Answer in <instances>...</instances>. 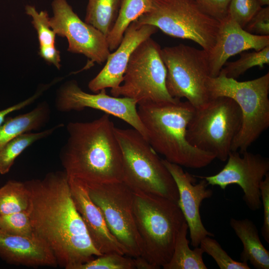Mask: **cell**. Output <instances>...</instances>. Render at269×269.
<instances>
[{"instance_id": "obj_1", "label": "cell", "mask_w": 269, "mask_h": 269, "mask_svg": "<svg viewBox=\"0 0 269 269\" xmlns=\"http://www.w3.org/2000/svg\"><path fill=\"white\" fill-rule=\"evenodd\" d=\"M24 183L29 194L28 211L34 234L49 246L58 266L76 269L102 255L75 207L64 170Z\"/></svg>"}, {"instance_id": "obj_2", "label": "cell", "mask_w": 269, "mask_h": 269, "mask_svg": "<svg viewBox=\"0 0 269 269\" xmlns=\"http://www.w3.org/2000/svg\"><path fill=\"white\" fill-rule=\"evenodd\" d=\"M113 122L105 114L92 121L69 122L60 160L68 178L86 185L123 181L122 154Z\"/></svg>"}, {"instance_id": "obj_3", "label": "cell", "mask_w": 269, "mask_h": 269, "mask_svg": "<svg viewBox=\"0 0 269 269\" xmlns=\"http://www.w3.org/2000/svg\"><path fill=\"white\" fill-rule=\"evenodd\" d=\"M137 110L146 129L147 141L166 160L198 169L216 158L213 154L191 145L186 138L187 126L194 110L188 101L141 104Z\"/></svg>"}, {"instance_id": "obj_4", "label": "cell", "mask_w": 269, "mask_h": 269, "mask_svg": "<svg viewBox=\"0 0 269 269\" xmlns=\"http://www.w3.org/2000/svg\"><path fill=\"white\" fill-rule=\"evenodd\" d=\"M133 212L141 240V256L160 269L168 263L186 222L177 203L159 196L134 193Z\"/></svg>"}, {"instance_id": "obj_5", "label": "cell", "mask_w": 269, "mask_h": 269, "mask_svg": "<svg viewBox=\"0 0 269 269\" xmlns=\"http://www.w3.org/2000/svg\"><path fill=\"white\" fill-rule=\"evenodd\" d=\"M123 159V181L134 193L152 194L177 203L176 183L162 159L134 129L115 128Z\"/></svg>"}, {"instance_id": "obj_6", "label": "cell", "mask_w": 269, "mask_h": 269, "mask_svg": "<svg viewBox=\"0 0 269 269\" xmlns=\"http://www.w3.org/2000/svg\"><path fill=\"white\" fill-rule=\"evenodd\" d=\"M209 98L227 97L239 106L242 118L231 151H247L269 127V72L257 79L240 82L222 73L206 82Z\"/></svg>"}, {"instance_id": "obj_7", "label": "cell", "mask_w": 269, "mask_h": 269, "mask_svg": "<svg viewBox=\"0 0 269 269\" xmlns=\"http://www.w3.org/2000/svg\"><path fill=\"white\" fill-rule=\"evenodd\" d=\"M242 122L240 109L234 100L227 97L210 99L203 106L194 108L186 138L193 146L226 161Z\"/></svg>"}, {"instance_id": "obj_8", "label": "cell", "mask_w": 269, "mask_h": 269, "mask_svg": "<svg viewBox=\"0 0 269 269\" xmlns=\"http://www.w3.org/2000/svg\"><path fill=\"white\" fill-rule=\"evenodd\" d=\"M135 21L155 26L170 36L191 40L208 53L215 44L220 25L196 0H152L150 9Z\"/></svg>"}, {"instance_id": "obj_9", "label": "cell", "mask_w": 269, "mask_h": 269, "mask_svg": "<svg viewBox=\"0 0 269 269\" xmlns=\"http://www.w3.org/2000/svg\"><path fill=\"white\" fill-rule=\"evenodd\" d=\"M160 45L151 37L142 42L129 59L122 84L111 89L112 96L136 101L137 105L174 102L166 88L167 70Z\"/></svg>"}, {"instance_id": "obj_10", "label": "cell", "mask_w": 269, "mask_h": 269, "mask_svg": "<svg viewBox=\"0 0 269 269\" xmlns=\"http://www.w3.org/2000/svg\"><path fill=\"white\" fill-rule=\"evenodd\" d=\"M165 65L166 86L170 95L187 99L194 108L209 100L206 82L210 77L208 53L189 45L179 44L161 48Z\"/></svg>"}, {"instance_id": "obj_11", "label": "cell", "mask_w": 269, "mask_h": 269, "mask_svg": "<svg viewBox=\"0 0 269 269\" xmlns=\"http://www.w3.org/2000/svg\"><path fill=\"white\" fill-rule=\"evenodd\" d=\"M86 185L91 200L100 209L108 229L124 248L126 255L141 256L142 244L134 216L133 192L123 181Z\"/></svg>"}, {"instance_id": "obj_12", "label": "cell", "mask_w": 269, "mask_h": 269, "mask_svg": "<svg viewBox=\"0 0 269 269\" xmlns=\"http://www.w3.org/2000/svg\"><path fill=\"white\" fill-rule=\"evenodd\" d=\"M51 6L53 15L50 17V27L56 35L67 38L68 51L85 55L90 64L106 61L111 52L106 36L82 21L67 0H53Z\"/></svg>"}, {"instance_id": "obj_13", "label": "cell", "mask_w": 269, "mask_h": 269, "mask_svg": "<svg viewBox=\"0 0 269 269\" xmlns=\"http://www.w3.org/2000/svg\"><path fill=\"white\" fill-rule=\"evenodd\" d=\"M227 160L226 165L218 173L195 176L205 179L209 185H217L223 190L229 185H238L244 193L243 200L249 209L252 211L260 209L262 204L260 186L269 173V159L247 150L242 154L231 151Z\"/></svg>"}, {"instance_id": "obj_14", "label": "cell", "mask_w": 269, "mask_h": 269, "mask_svg": "<svg viewBox=\"0 0 269 269\" xmlns=\"http://www.w3.org/2000/svg\"><path fill=\"white\" fill-rule=\"evenodd\" d=\"M55 104L61 112L80 111L87 108L102 111L129 124L147 139V131L138 116L137 103L131 98L108 95L106 89L89 94L82 90L76 81L71 80L59 88Z\"/></svg>"}, {"instance_id": "obj_15", "label": "cell", "mask_w": 269, "mask_h": 269, "mask_svg": "<svg viewBox=\"0 0 269 269\" xmlns=\"http://www.w3.org/2000/svg\"><path fill=\"white\" fill-rule=\"evenodd\" d=\"M162 161L176 183L179 194L177 204L187 224L191 244L193 247H199L205 237H214L204 227L200 213L202 201L211 197L213 191L208 188L205 179L199 178L201 180L196 183V177L185 171L182 166L165 159Z\"/></svg>"}, {"instance_id": "obj_16", "label": "cell", "mask_w": 269, "mask_h": 269, "mask_svg": "<svg viewBox=\"0 0 269 269\" xmlns=\"http://www.w3.org/2000/svg\"><path fill=\"white\" fill-rule=\"evenodd\" d=\"M158 29L149 24H139L135 20L126 30L117 49L108 56L101 71L88 84L89 89L96 93L106 88L114 89L122 83L130 57L144 40L151 37Z\"/></svg>"}, {"instance_id": "obj_17", "label": "cell", "mask_w": 269, "mask_h": 269, "mask_svg": "<svg viewBox=\"0 0 269 269\" xmlns=\"http://www.w3.org/2000/svg\"><path fill=\"white\" fill-rule=\"evenodd\" d=\"M269 45V36L251 34L228 15L220 21L215 44L208 53L210 77L217 76L227 60L244 51H260Z\"/></svg>"}, {"instance_id": "obj_18", "label": "cell", "mask_w": 269, "mask_h": 269, "mask_svg": "<svg viewBox=\"0 0 269 269\" xmlns=\"http://www.w3.org/2000/svg\"><path fill=\"white\" fill-rule=\"evenodd\" d=\"M68 181L75 207L95 248L102 255L117 253L126 255L124 248L108 229L100 209L91 200L86 184L74 178H68Z\"/></svg>"}, {"instance_id": "obj_19", "label": "cell", "mask_w": 269, "mask_h": 269, "mask_svg": "<svg viewBox=\"0 0 269 269\" xmlns=\"http://www.w3.org/2000/svg\"><path fill=\"white\" fill-rule=\"evenodd\" d=\"M0 258L8 264L29 267H57L49 246L35 235L22 236L0 230Z\"/></svg>"}, {"instance_id": "obj_20", "label": "cell", "mask_w": 269, "mask_h": 269, "mask_svg": "<svg viewBox=\"0 0 269 269\" xmlns=\"http://www.w3.org/2000/svg\"><path fill=\"white\" fill-rule=\"evenodd\" d=\"M230 225L243 245L241 262H249L257 269H269V252L262 244L255 223L248 218H231Z\"/></svg>"}, {"instance_id": "obj_21", "label": "cell", "mask_w": 269, "mask_h": 269, "mask_svg": "<svg viewBox=\"0 0 269 269\" xmlns=\"http://www.w3.org/2000/svg\"><path fill=\"white\" fill-rule=\"evenodd\" d=\"M50 114L49 105L43 102L29 112L6 118L0 126V148L20 134L40 130L49 121Z\"/></svg>"}, {"instance_id": "obj_22", "label": "cell", "mask_w": 269, "mask_h": 269, "mask_svg": "<svg viewBox=\"0 0 269 269\" xmlns=\"http://www.w3.org/2000/svg\"><path fill=\"white\" fill-rule=\"evenodd\" d=\"M188 227L184 222L177 236L172 255L164 269H207L202 249L199 246L191 250L187 238Z\"/></svg>"}, {"instance_id": "obj_23", "label": "cell", "mask_w": 269, "mask_h": 269, "mask_svg": "<svg viewBox=\"0 0 269 269\" xmlns=\"http://www.w3.org/2000/svg\"><path fill=\"white\" fill-rule=\"evenodd\" d=\"M152 0H123L116 22L106 39L111 52L120 44L130 24L141 14L148 12Z\"/></svg>"}, {"instance_id": "obj_24", "label": "cell", "mask_w": 269, "mask_h": 269, "mask_svg": "<svg viewBox=\"0 0 269 269\" xmlns=\"http://www.w3.org/2000/svg\"><path fill=\"white\" fill-rule=\"evenodd\" d=\"M63 127L57 125L43 131L22 134L10 140L0 148V174L8 173L16 158L28 146L37 140L50 135L55 131Z\"/></svg>"}, {"instance_id": "obj_25", "label": "cell", "mask_w": 269, "mask_h": 269, "mask_svg": "<svg viewBox=\"0 0 269 269\" xmlns=\"http://www.w3.org/2000/svg\"><path fill=\"white\" fill-rule=\"evenodd\" d=\"M122 0H89L85 21L107 37L116 22Z\"/></svg>"}, {"instance_id": "obj_26", "label": "cell", "mask_w": 269, "mask_h": 269, "mask_svg": "<svg viewBox=\"0 0 269 269\" xmlns=\"http://www.w3.org/2000/svg\"><path fill=\"white\" fill-rule=\"evenodd\" d=\"M29 201L25 183L8 180L0 188V215L27 210Z\"/></svg>"}, {"instance_id": "obj_27", "label": "cell", "mask_w": 269, "mask_h": 269, "mask_svg": "<svg viewBox=\"0 0 269 269\" xmlns=\"http://www.w3.org/2000/svg\"><path fill=\"white\" fill-rule=\"evenodd\" d=\"M269 64V45L260 51L240 53V57L236 61L226 62L220 73L228 78L236 79L250 68L259 66L263 68Z\"/></svg>"}, {"instance_id": "obj_28", "label": "cell", "mask_w": 269, "mask_h": 269, "mask_svg": "<svg viewBox=\"0 0 269 269\" xmlns=\"http://www.w3.org/2000/svg\"><path fill=\"white\" fill-rule=\"evenodd\" d=\"M204 253L211 256L220 269H250L247 263L233 259L220 244L211 237L206 236L199 245Z\"/></svg>"}, {"instance_id": "obj_29", "label": "cell", "mask_w": 269, "mask_h": 269, "mask_svg": "<svg viewBox=\"0 0 269 269\" xmlns=\"http://www.w3.org/2000/svg\"><path fill=\"white\" fill-rule=\"evenodd\" d=\"M134 259L117 253L102 254L78 266L76 269H134Z\"/></svg>"}, {"instance_id": "obj_30", "label": "cell", "mask_w": 269, "mask_h": 269, "mask_svg": "<svg viewBox=\"0 0 269 269\" xmlns=\"http://www.w3.org/2000/svg\"><path fill=\"white\" fill-rule=\"evenodd\" d=\"M25 10L26 14L32 17L31 23L37 31L39 46L55 45L56 34L50 27L47 11L38 12L31 5H26Z\"/></svg>"}, {"instance_id": "obj_31", "label": "cell", "mask_w": 269, "mask_h": 269, "mask_svg": "<svg viewBox=\"0 0 269 269\" xmlns=\"http://www.w3.org/2000/svg\"><path fill=\"white\" fill-rule=\"evenodd\" d=\"M0 230L13 235H34L27 210L0 215Z\"/></svg>"}, {"instance_id": "obj_32", "label": "cell", "mask_w": 269, "mask_h": 269, "mask_svg": "<svg viewBox=\"0 0 269 269\" xmlns=\"http://www.w3.org/2000/svg\"><path fill=\"white\" fill-rule=\"evenodd\" d=\"M262 7L258 0H231L228 15L244 28Z\"/></svg>"}, {"instance_id": "obj_33", "label": "cell", "mask_w": 269, "mask_h": 269, "mask_svg": "<svg viewBox=\"0 0 269 269\" xmlns=\"http://www.w3.org/2000/svg\"><path fill=\"white\" fill-rule=\"evenodd\" d=\"M243 29L252 34L269 36V6L262 7Z\"/></svg>"}, {"instance_id": "obj_34", "label": "cell", "mask_w": 269, "mask_h": 269, "mask_svg": "<svg viewBox=\"0 0 269 269\" xmlns=\"http://www.w3.org/2000/svg\"><path fill=\"white\" fill-rule=\"evenodd\" d=\"M199 6L206 14L219 21L228 15L231 0H196Z\"/></svg>"}, {"instance_id": "obj_35", "label": "cell", "mask_w": 269, "mask_h": 269, "mask_svg": "<svg viewBox=\"0 0 269 269\" xmlns=\"http://www.w3.org/2000/svg\"><path fill=\"white\" fill-rule=\"evenodd\" d=\"M261 199L263 207V223L261 228L262 236L269 243V173H267L260 186Z\"/></svg>"}, {"instance_id": "obj_36", "label": "cell", "mask_w": 269, "mask_h": 269, "mask_svg": "<svg viewBox=\"0 0 269 269\" xmlns=\"http://www.w3.org/2000/svg\"><path fill=\"white\" fill-rule=\"evenodd\" d=\"M39 54L46 61L60 69V52L55 48V45L39 46Z\"/></svg>"}, {"instance_id": "obj_37", "label": "cell", "mask_w": 269, "mask_h": 269, "mask_svg": "<svg viewBox=\"0 0 269 269\" xmlns=\"http://www.w3.org/2000/svg\"><path fill=\"white\" fill-rule=\"evenodd\" d=\"M42 89L37 91L34 95L26 100L16 104L13 106L0 110V126L6 119V117L9 114L25 108L33 103L42 94Z\"/></svg>"}, {"instance_id": "obj_38", "label": "cell", "mask_w": 269, "mask_h": 269, "mask_svg": "<svg viewBox=\"0 0 269 269\" xmlns=\"http://www.w3.org/2000/svg\"><path fill=\"white\" fill-rule=\"evenodd\" d=\"M135 268L137 269H156L155 267L150 264L143 257L140 256L133 258Z\"/></svg>"}, {"instance_id": "obj_39", "label": "cell", "mask_w": 269, "mask_h": 269, "mask_svg": "<svg viewBox=\"0 0 269 269\" xmlns=\"http://www.w3.org/2000/svg\"><path fill=\"white\" fill-rule=\"evenodd\" d=\"M260 5L262 6H268L269 4V0H258Z\"/></svg>"}]
</instances>
